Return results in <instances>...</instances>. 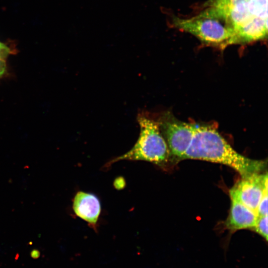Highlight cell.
<instances>
[{"label": "cell", "mask_w": 268, "mask_h": 268, "mask_svg": "<svg viewBox=\"0 0 268 268\" xmlns=\"http://www.w3.org/2000/svg\"><path fill=\"white\" fill-rule=\"evenodd\" d=\"M178 125L186 148L180 159H198L226 165L238 172L242 178L260 173L265 167V161L238 153L211 127L181 121Z\"/></svg>", "instance_id": "obj_1"}, {"label": "cell", "mask_w": 268, "mask_h": 268, "mask_svg": "<svg viewBox=\"0 0 268 268\" xmlns=\"http://www.w3.org/2000/svg\"><path fill=\"white\" fill-rule=\"evenodd\" d=\"M206 4L223 10L234 28L237 44L267 37L268 0H209Z\"/></svg>", "instance_id": "obj_2"}, {"label": "cell", "mask_w": 268, "mask_h": 268, "mask_svg": "<svg viewBox=\"0 0 268 268\" xmlns=\"http://www.w3.org/2000/svg\"><path fill=\"white\" fill-rule=\"evenodd\" d=\"M207 6L208 8L189 18L173 16V26L191 33L208 46L223 49L237 44L234 28L223 10Z\"/></svg>", "instance_id": "obj_3"}, {"label": "cell", "mask_w": 268, "mask_h": 268, "mask_svg": "<svg viewBox=\"0 0 268 268\" xmlns=\"http://www.w3.org/2000/svg\"><path fill=\"white\" fill-rule=\"evenodd\" d=\"M140 133L134 146L126 153L112 160L108 165L120 160L145 161L157 165L166 162L170 154L159 122L141 114L137 117Z\"/></svg>", "instance_id": "obj_4"}, {"label": "cell", "mask_w": 268, "mask_h": 268, "mask_svg": "<svg viewBox=\"0 0 268 268\" xmlns=\"http://www.w3.org/2000/svg\"><path fill=\"white\" fill-rule=\"evenodd\" d=\"M268 189V175L253 174L242 178L229 191L230 198L236 199L257 214L258 205ZM258 215V214H257Z\"/></svg>", "instance_id": "obj_5"}, {"label": "cell", "mask_w": 268, "mask_h": 268, "mask_svg": "<svg viewBox=\"0 0 268 268\" xmlns=\"http://www.w3.org/2000/svg\"><path fill=\"white\" fill-rule=\"evenodd\" d=\"M72 208L76 216L97 231L101 206L100 200L96 195L83 191L77 192L73 200Z\"/></svg>", "instance_id": "obj_6"}, {"label": "cell", "mask_w": 268, "mask_h": 268, "mask_svg": "<svg viewBox=\"0 0 268 268\" xmlns=\"http://www.w3.org/2000/svg\"><path fill=\"white\" fill-rule=\"evenodd\" d=\"M230 198L231 207L225 222V228L231 231L252 229L258 219L257 214L236 199Z\"/></svg>", "instance_id": "obj_7"}, {"label": "cell", "mask_w": 268, "mask_h": 268, "mask_svg": "<svg viewBox=\"0 0 268 268\" xmlns=\"http://www.w3.org/2000/svg\"><path fill=\"white\" fill-rule=\"evenodd\" d=\"M253 231L268 241V215L258 216Z\"/></svg>", "instance_id": "obj_8"}, {"label": "cell", "mask_w": 268, "mask_h": 268, "mask_svg": "<svg viewBox=\"0 0 268 268\" xmlns=\"http://www.w3.org/2000/svg\"><path fill=\"white\" fill-rule=\"evenodd\" d=\"M258 216L268 215V189L265 190L257 208Z\"/></svg>", "instance_id": "obj_9"}, {"label": "cell", "mask_w": 268, "mask_h": 268, "mask_svg": "<svg viewBox=\"0 0 268 268\" xmlns=\"http://www.w3.org/2000/svg\"><path fill=\"white\" fill-rule=\"evenodd\" d=\"M15 51L5 43L0 42V58L4 59L10 55L13 54Z\"/></svg>", "instance_id": "obj_10"}, {"label": "cell", "mask_w": 268, "mask_h": 268, "mask_svg": "<svg viewBox=\"0 0 268 268\" xmlns=\"http://www.w3.org/2000/svg\"><path fill=\"white\" fill-rule=\"evenodd\" d=\"M6 71V64L5 60L0 58V78L5 74Z\"/></svg>", "instance_id": "obj_11"}]
</instances>
